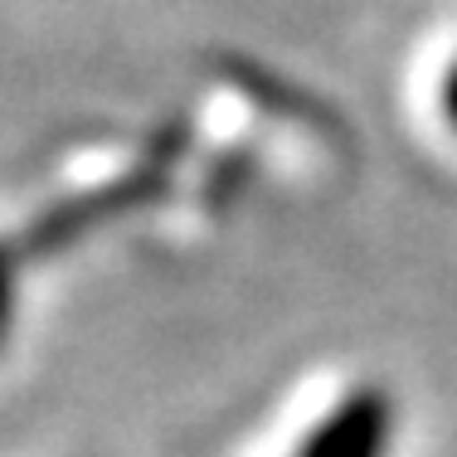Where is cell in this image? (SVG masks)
<instances>
[{"label":"cell","mask_w":457,"mask_h":457,"mask_svg":"<svg viewBox=\"0 0 457 457\" xmlns=\"http://www.w3.org/2000/svg\"><path fill=\"white\" fill-rule=\"evenodd\" d=\"M443 117L457 127V63L448 69V83H443Z\"/></svg>","instance_id":"1"}]
</instances>
